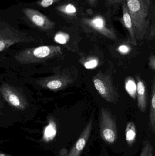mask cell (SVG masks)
Returning <instances> with one entry per match:
<instances>
[{"instance_id": "4316f807", "label": "cell", "mask_w": 155, "mask_h": 156, "mask_svg": "<svg viewBox=\"0 0 155 156\" xmlns=\"http://www.w3.org/2000/svg\"><path fill=\"white\" fill-rule=\"evenodd\" d=\"M145 2L147 4V5L148 6H150V4H151V0H144Z\"/></svg>"}, {"instance_id": "603a6c76", "label": "cell", "mask_w": 155, "mask_h": 156, "mask_svg": "<svg viewBox=\"0 0 155 156\" xmlns=\"http://www.w3.org/2000/svg\"><path fill=\"white\" fill-rule=\"evenodd\" d=\"M148 38L149 40H153L155 39V24L150 31Z\"/></svg>"}, {"instance_id": "5bb4252c", "label": "cell", "mask_w": 155, "mask_h": 156, "mask_svg": "<svg viewBox=\"0 0 155 156\" xmlns=\"http://www.w3.org/2000/svg\"><path fill=\"white\" fill-rule=\"evenodd\" d=\"M150 124L152 130L155 132V77L153 80L152 87L151 105L150 110Z\"/></svg>"}, {"instance_id": "e0dca14e", "label": "cell", "mask_w": 155, "mask_h": 156, "mask_svg": "<svg viewBox=\"0 0 155 156\" xmlns=\"http://www.w3.org/2000/svg\"><path fill=\"white\" fill-rule=\"evenodd\" d=\"M60 10L63 12L69 15H73L76 13L77 12L76 7L74 5L71 3L66 5L62 7Z\"/></svg>"}, {"instance_id": "8992f818", "label": "cell", "mask_w": 155, "mask_h": 156, "mask_svg": "<svg viewBox=\"0 0 155 156\" xmlns=\"http://www.w3.org/2000/svg\"><path fill=\"white\" fill-rule=\"evenodd\" d=\"M0 91L5 100L15 109L24 110L28 107L26 97L17 88L3 83L1 85Z\"/></svg>"}, {"instance_id": "5b68a950", "label": "cell", "mask_w": 155, "mask_h": 156, "mask_svg": "<svg viewBox=\"0 0 155 156\" xmlns=\"http://www.w3.org/2000/svg\"><path fill=\"white\" fill-rule=\"evenodd\" d=\"M100 127L102 138L108 144H113L117 136L116 122L111 112L104 107L100 110Z\"/></svg>"}, {"instance_id": "277c9868", "label": "cell", "mask_w": 155, "mask_h": 156, "mask_svg": "<svg viewBox=\"0 0 155 156\" xmlns=\"http://www.w3.org/2000/svg\"><path fill=\"white\" fill-rule=\"evenodd\" d=\"M93 80L96 90L105 101L112 103L118 101L119 95L110 76L99 72Z\"/></svg>"}, {"instance_id": "484cf974", "label": "cell", "mask_w": 155, "mask_h": 156, "mask_svg": "<svg viewBox=\"0 0 155 156\" xmlns=\"http://www.w3.org/2000/svg\"><path fill=\"white\" fill-rule=\"evenodd\" d=\"M89 2L92 5H93L96 2V0H88Z\"/></svg>"}, {"instance_id": "2e32d148", "label": "cell", "mask_w": 155, "mask_h": 156, "mask_svg": "<svg viewBox=\"0 0 155 156\" xmlns=\"http://www.w3.org/2000/svg\"><path fill=\"white\" fill-rule=\"evenodd\" d=\"M69 39V35L63 32L57 33L54 37V40L58 44H65Z\"/></svg>"}, {"instance_id": "7c38bea8", "label": "cell", "mask_w": 155, "mask_h": 156, "mask_svg": "<svg viewBox=\"0 0 155 156\" xmlns=\"http://www.w3.org/2000/svg\"><path fill=\"white\" fill-rule=\"evenodd\" d=\"M136 97L138 108L145 112L147 106L146 88L144 82L139 76L136 78Z\"/></svg>"}, {"instance_id": "7a4b0ae2", "label": "cell", "mask_w": 155, "mask_h": 156, "mask_svg": "<svg viewBox=\"0 0 155 156\" xmlns=\"http://www.w3.org/2000/svg\"><path fill=\"white\" fill-rule=\"evenodd\" d=\"M62 48L56 45H45L38 47L27 48L16 54L15 60L22 64L42 63L62 56Z\"/></svg>"}, {"instance_id": "52a82bcc", "label": "cell", "mask_w": 155, "mask_h": 156, "mask_svg": "<svg viewBox=\"0 0 155 156\" xmlns=\"http://www.w3.org/2000/svg\"><path fill=\"white\" fill-rule=\"evenodd\" d=\"M73 81L74 78L69 74L62 72L58 75L42 79L38 82L43 88L56 91L66 88Z\"/></svg>"}, {"instance_id": "d6986e66", "label": "cell", "mask_w": 155, "mask_h": 156, "mask_svg": "<svg viewBox=\"0 0 155 156\" xmlns=\"http://www.w3.org/2000/svg\"><path fill=\"white\" fill-rule=\"evenodd\" d=\"M98 65V61L96 59H91L85 62L84 64L85 68L91 69L96 67Z\"/></svg>"}, {"instance_id": "3957f363", "label": "cell", "mask_w": 155, "mask_h": 156, "mask_svg": "<svg viewBox=\"0 0 155 156\" xmlns=\"http://www.w3.org/2000/svg\"><path fill=\"white\" fill-rule=\"evenodd\" d=\"M35 41L33 37L22 33L6 25L1 22L0 28V51L8 49L14 44L21 43H31Z\"/></svg>"}, {"instance_id": "9a60e30c", "label": "cell", "mask_w": 155, "mask_h": 156, "mask_svg": "<svg viewBox=\"0 0 155 156\" xmlns=\"http://www.w3.org/2000/svg\"><path fill=\"white\" fill-rule=\"evenodd\" d=\"M56 133V125L53 122H50L44 131L43 139L45 142H49L54 139Z\"/></svg>"}, {"instance_id": "ffe728a7", "label": "cell", "mask_w": 155, "mask_h": 156, "mask_svg": "<svg viewBox=\"0 0 155 156\" xmlns=\"http://www.w3.org/2000/svg\"><path fill=\"white\" fill-rule=\"evenodd\" d=\"M59 0H41L39 2V4L44 8L49 7Z\"/></svg>"}, {"instance_id": "4fadbf2b", "label": "cell", "mask_w": 155, "mask_h": 156, "mask_svg": "<svg viewBox=\"0 0 155 156\" xmlns=\"http://www.w3.org/2000/svg\"><path fill=\"white\" fill-rule=\"evenodd\" d=\"M136 129L134 123L130 122L127 123L125 129V137L129 145H133L136 139Z\"/></svg>"}, {"instance_id": "6da1fadb", "label": "cell", "mask_w": 155, "mask_h": 156, "mask_svg": "<svg viewBox=\"0 0 155 156\" xmlns=\"http://www.w3.org/2000/svg\"><path fill=\"white\" fill-rule=\"evenodd\" d=\"M133 22L137 41L145 37L149 24V6L144 0H124Z\"/></svg>"}, {"instance_id": "d4e9b609", "label": "cell", "mask_w": 155, "mask_h": 156, "mask_svg": "<svg viewBox=\"0 0 155 156\" xmlns=\"http://www.w3.org/2000/svg\"><path fill=\"white\" fill-rule=\"evenodd\" d=\"M119 50L120 52L123 53H125L128 52L129 49L126 46L123 45L119 48Z\"/></svg>"}, {"instance_id": "ac0fdd59", "label": "cell", "mask_w": 155, "mask_h": 156, "mask_svg": "<svg viewBox=\"0 0 155 156\" xmlns=\"http://www.w3.org/2000/svg\"><path fill=\"white\" fill-rule=\"evenodd\" d=\"M153 147L149 143H147L143 147L140 156H153Z\"/></svg>"}, {"instance_id": "30bf717a", "label": "cell", "mask_w": 155, "mask_h": 156, "mask_svg": "<svg viewBox=\"0 0 155 156\" xmlns=\"http://www.w3.org/2000/svg\"><path fill=\"white\" fill-rule=\"evenodd\" d=\"M122 3V16L119 18V21L127 30L129 35L130 43L134 45H137L138 41L136 36L133 22L128 12L124 0H123Z\"/></svg>"}, {"instance_id": "ba28073f", "label": "cell", "mask_w": 155, "mask_h": 156, "mask_svg": "<svg viewBox=\"0 0 155 156\" xmlns=\"http://www.w3.org/2000/svg\"><path fill=\"white\" fill-rule=\"evenodd\" d=\"M85 23L89 28L107 38L112 40H116L117 38L114 28L107 25L105 19L103 16H97L92 19H86Z\"/></svg>"}, {"instance_id": "83f0119b", "label": "cell", "mask_w": 155, "mask_h": 156, "mask_svg": "<svg viewBox=\"0 0 155 156\" xmlns=\"http://www.w3.org/2000/svg\"><path fill=\"white\" fill-rule=\"evenodd\" d=\"M0 156H6L5 154H2V153H1L0 154Z\"/></svg>"}, {"instance_id": "9c48e42d", "label": "cell", "mask_w": 155, "mask_h": 156, "mask_svg": "<svg viewBox=\"0 0 155 156\" xmlns=\"http://www.w3.org/2000/svg\"><path fill=\"white\" fill-rule=\"evenodd\" d=\"M23 12L27 19L33 24L42 30L47 31L52 29L54 26L53 22L37 10L25 8Z\"/></svg>"}, {"instance_id": "44dd1931", "label": "cell", "mask_w": 155, "mask_h": 156, "mask_svg": "<svg viewBox=\"0 0 155 156\" xmlns=\"http://www.w3.org/2000/svg\"><path fill=\"white\" fill-rule=\"evenodd\" d=\"M126 90H127V91L129 92V93L130 94V95H132V93L133 92V90H132V88H136V86L134 82L132 80H130L128 81H126Z\"/></svg>"}, {"instance_id": "cb8c5ba5", "label": "cell", "mask_w": 155, "mask_h": 156, "mask_svg": "<svg viewBox=\"0 0 155 156\" xmlns=\"http://www.w3.org/2000/svg\"><path fill=\"white\" fill-rule=\"evenodd\" d=\"M123 0H106V3L108 5H113L123 2Z\"/></svg>"}, {"instance_id": "7402d4cb", "label": "cell", "mask_w": 155, "mask_h": 156, "mask_svg": "<svg viewBox=\"0 0 155 156\" xmlns=\"http://www.w3.org/2000/svg\"><path fill=\"white\" fill-rule=\"evenodd\" d=\"M149 67L153 70L155 71V55H151L149 58Z\"/></svg>"}, {"instance_id": "8fae6325", "label": "cell", "mask_w": 155, "mask_h": 156, "mask_svg": "<svg viewBox=\"0 0 155 156\" xmlns=\"http://www.w3.org/2000/svg\"><path fill=\"white\" fill-rule=\"evenodd\" d=\"M93 126V120L91 119L83 133L80 135V137L76 141L75 144L72 150L69 152L67 156H80L81 152L84 148L86 142L90 136Z\"/></svg>"}]
</instances>
